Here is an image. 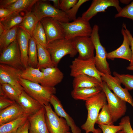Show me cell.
<instances>
[{"mask_svg": "<svg viewBox=\"0 0 133 133\" xmlns=\"http://www.w3.org/2000/svg\"><path fill=\"white\" fill-rule=\"evenodd\" d=\"M101 130L99 129L98 128L96 129V130L94 132H93V133H101Z\"/></svg>", "mask_w": 133, "mask_h": 133, "instance_id": "cell-50", "label": "cell"}, {"mask_svg": "<svg viewBox=\"0 0 133 133\" xmlns=\"http://www.w3.org/2000/svg\"><path fill=\"white\" fill-rule=\"evenodd\" d=\"M25 114L16 102L0 111V125L11 121Z\"/></svg>", "mask_w": 133, "mask_h": 133, "instance_id": "cell-22", "label": "cell"}, {"mask_svg": "<svg viewBox=\"0 0 133 133\" xmlns=\"http://www.w3.org/2000/svg\"><path fill=\"white\" fill-rule=\"evenodd\" d=\"M123 130L126 133H133V130L132 127L130 119L129 116H126L123 117L119 123Z\"/></svg>", "mask_w": 133, "mask_h": 133, "instance_id": "cell-40", "label": "cell"}, {"mask_svg": "<svg viewBox=\"0 0 133 133\" xmlns=\"http://www.w3.org/2000/svg\"><path fill=\"white\" fill-rule=\"evenodd\" d=\"M0 85V87L2 89L7 98L15 101L22 92L8 83H4Z\"/></svg>", "mask_w": 133, "mask_h": 133, "instance_id": "cell-35", "label": "cell"}, {"mask_svg": "<svg viewBox=\"0 0 133 133\" xmlns=\"http://www.w3.org/2000/svg\"><path fill=\"white\" fill-rule=\"evenodd\" d=\"M46 110L45 118L50 133H67L70 127L65 119L59 117L52 110L50 103L44 106Z\"/></svg>", "mask_w": 133, "mask_h": 133, "instance_id": "cell-10", "label": "cell"}, {"mask_svg": "<svg viewBox=\"0 0 133 133\" xmlns=\"http://www.w3.org/2000/svg\"><path fill=\"white\" fill-rule=\"evenodd\" d=\"M113 75L128 90L133 89V75L120 74L116 72Z\"/></svg>", "mask_w": 133, "mask_h": 133, "instance_id": "cell-36", "label": "cell"}, {"mask_svg": "<svg viewBox=\"0 0 133 133\" xmlns=\"http://www.w3.org/2000/svg\"><path fill=\"white\" fill-rule=\"evenodd\" d=\"M126 68L128 70L133 71V66H129L127 67Z\"/></svg>", "mask_w": 133, "mask_h": 133, "instance_id": "cell-51", "label": "cell"}, {"mask_svg": "<svg viewBox=\"0 0 133 133\" xmlns=\"http://www.w3.org/2000/svg\"><path fill=\"white\" fill-rule=\"evenodd\" d=\"M113 123L108 105L106 104L103 107L99 113L96 123L98 124L110 125L113 124Z\"/></svg>", "mask_w": 133, "mask_h": 133, "instance_id": "cell-34", "label": "cell"}, {"mask_svg": "<svg viewBox=\"0 0 133 133\" xmlns=\"http://www.w3.org/2000/svg\"><path fill=\"white\" fill-rule=\"evenodd\" d=\"M40 70L43 74V78L40 84L47 87H54L62 81L64 74L57 67L42 69Z\"/></svg>", "mask_w": 133, "mask_h": 133, "instance_id": "cell-19", "label": "cell"}, {"mask_svg": "<svg viewBox=\"0 0 133 133\" xmlns=\"http://www.w3.org/2000/svg\"><path fill=\"white\" fill-rule=\"evenodd\" d=\"M67 133H70L69 132H68Z\"/></svg>", "mask_w": 133, "mask_h": 133, "instance_id": "cell-53", "label": "cell"}, {"mask_svg": "<svg viewBox=\"0 0 133 133\" xmlns=\"http://www.w3.org/2000/svg\"><path fill=\"white\" fill-rule=\"evenodd\" d=\"M22 70L8 65L0 64V84H9L17 89L24 90L18 81Z\"/></svg>", "mask_w": 133, "mask_h": 133, "instance_id": "cell-11", "label": "cell"}, {"mask_svg": "<svg viewBox=\"0 0 133 133\" xmlns=\"http://www.w3.org/2000/svg\"><path fill=\"white\" fill-rule=\"evenodd\" d=\"M102 91V89L100 87L79 88L73 89L71 92V95L72 97L75 100L85 101Z\"/></svg>", "mask_w": 133, "mask_h": 133, "instance_id": "cell-24", "label": "cell"}, {"mask_svg": "<svg viewBox=\"0 0 133 133\" xmlns=\"http://www.w3.org/2000/svg\"><path fill=\"white\" fill-rule=\"evenodd\" d=\"M110 7H115L118 13L122 9L118 0H93L90 6L82 14L81 17L89 21L98 13L104 12L105 10Z\"/></svg>", "mask_w": 133, "mask_h": 133, "instance_id": "cell-13", "label": "cell"}, {"mask_svg": "<svg viewBox=\"0 0 133 133\" xmlns=\"http://www.w3.org/2000/svg\"><path fill=\"white\" fill-rule=\"evenodd\" d=\"M31 37L27 32L21 28L18 27L17 39L20 52L22 63L25 68L29 66L28 51L29 41Z\"/></svg>", "mask_w": 133, "mask_h": 133, "instance_id": "cell-21", "label": "cell"}, {"mask_svg": "<svg viewBox=\"0 0 133 133\" xmlns=\"http://www.w3.org/2000/svg\"><path fill=\"white\" fill-rule=\"evenodd\" d=\"M123 17L133 20V1L130 4L122 8L115 16V18Z\"/></svg>", "mask_w": 133, "mask_h": 133, "instance_id": "cell-37", "label": "cell"}, {"mask_svg": "<svg viewBox=\"0 0 133 133\" xmlns=\"http://www.w3.org/2000/svg\"><path fill=\"white\" fill-rule=\"evenodd\" d=\"M101 87L106 96L114 123L125 115L127 110L126 102L112 92L105 82L102 81Z\"/></svg>", "mask_w": 133, "mask_h": 133, "instance_id": "cell-8", "label": "cell"}, {"mask_svg": "<svg viewBox=\"0 0 133 133\" xmlns=\"http://www.w3.org/2000/svg\"><path fill=\"white\" fill-rule=\"evenodd\" d=\"M48 0L52 2L53 4V6L56 8L59 9L60 0Z\"/></svg>", "mask_w": 133, "mask_h": 133, "instance_id": "cell-47", "label": "cell"}, {"mask_svg": "<svg viewBox=\"0 0 133 133\" xmlns=\"http://www.w3.org/2000/svg\"><path fill=\"white\" fill-rule=\"evenodd\" d=\"M13 12L6 8H0V20L6 17Z\"/></svg>", "mask_w": 133, "mask_h": 133, "instance_id": "cell-46", "label": "cell"}, {"mask_svg": "<svg viewBox=\"0 0 133 133\" xmlns=\"http://www.w3.org/2000/svg\"><path fill=\"white\" fill-rule=\"evenodd\" d=\"M122 27L124 28V31L127 34L130 41L131 46V49L132 52V57L129 66H133V37L130 31L127 29L125 23H123Z\"/></svg>", "mask_w": 133, "mask_h": 133, "instance_id": "cell-43", "label": "cell"}, {"mask_svg": "<svg viewBox=\"0 0 133 133\" xmlns=\"http://www.w3.org/2000/svg\"><path fill=\"white\" fill-rule=\"evenodd\" d=\"M28 117L25 114L14 120L0 125V133H16L18 129L28 120Z\"/></svg>", "mask_w": 133, "mask_h": 133, "instance_id": "cell-26", "label": "cell"}, {"mask_svg": "<svg viewBox=\"0 0 133 133\" xmlns=\"http://www.w3.org/2000/svg\"><path fill=\"white\" fill-rule=\"evenodd\" d=\"M16 101L7 98L0 97V111L13 105Z\"/></svg>", "mask_w": 133, "mask_h": 133, "instance_id": "cell-42", "label": "cell"}, {"mask_svg": "<svg viewBox=\"0 0 133 133\" xmlns=\"http://www.w3.org/2000/svg\"><path fill=\"white\" fill-rule=\"evenodd\" d=\"M65 34V38L71 40L79 36L90 37L92 31L89 21L79 17L71 22H59Z\"/></svg>", "mask_w": 133, "mask_h": 133, "instance_id": "cell-4", "label": "cell"}, {"mask_svg": "<svg viewBox=\"0 0 133 133\" xmlns=\"http://www.w3.org/2000/svg\"><path fill=\"white\" fill-rule=\"evenodd\" d=\"M78 1V0H60L59 9L66 12L72 8Z\"/></svg>", "mask_w": 133, "mask_h": 133, "instance_id": "cell-41", "label": "cell"}, {"mask_svg": "<svg viewBox=\"0 0 133 133\" xmlns=\"http://www.w3.org/2000/svg\"><path fill=\"white\" fill-rule=\"evenodd\" d=\"M28 56L29 66L36 68L38 64L37 50L36 42L32 37L29 41Z\"/></svg>", "mask_w": 133, "mask_h": 133, "instance_id": "cell-32", "label": "cell"}, {"mask_svg": "<svg viewBox=\"0 0 133 133\" xmlns=\"http://www.w3.org/2000/svg\"><path fill=\"white\" fill-rule=\"evenodd\" d=\"M121 33L123 36V40L122 44L118 48L111 52L107 53V59L114 60L115 58H120L131 61L132 52L130 46V41L128 37L122 27Z\"/></svg>", "mask_w": 133, "mask_h": 133, "instance_id": "cell-18", "label": "cell"}, {"mask_svg": "<svg viewBox=\"0 0 133 133\" xmlns=\"http://www.w3.org/2000/svg\"><path fill=\"white\" fill-rule=\"evenodd\" d=\"M20 77L23 79L40 84L43 74L39 68L28 66L22 71Z\"/></svg>", "mask_w": 133, "mask_h": 133, "instance_id": "cell-27", "label": "cell"}, {"mask_svg": "<svg viewBox=\"0 0 133 133\" xmlns=\"http://www.w3.org/2000/svg\"><path fill=\"white\" fill-rule=\"evenodd\" d=\"M98 126L103 133H116L118 131L123 130L120 126H115L113 124L107 125L98 124Z\"/></svg>", "mask_w": 133, "mask_h": 133, "instance_id": "cell-39", "label": "cell"}, {"mask_svg": "<svg viewBox=\"0 0 133 133\" xmlns=\"http://www.w3.org/2000/svg\"><path fill=\"white\" fill-rule=\"evenodd\" d=\"M18 82L28 94L44 106L50 103L51 96L56 93L54 87L44 86L21 78Z\"/></svg>", "mask_w": 133, "mask_h": 133, "instance_id": "cell-2", "label": "cell"}, {"mask_svg": "<svg viewBox=\"0 0 133 133\" xmlns=\"http://www.w3.org/2000/svg\"><path fill=\"white\" fill-rule=\"evenodd\" d=\"M16 102L28 116L35 114L44 106L24 90L22 91Z\"/></svg>", "mask_w": 133, "mask_h": 133, "instance_id": "cell-17", "label": "cell"}, {"mask_svg": "<svg viewBox=\"0 0 133 133\" xmlns=\"http://www.w3.org/2000/svg\"><path fill=\"white\" fill-rule=\"evenodd\" d=\"M18 27V26H16L12 29L5 31L0 35V52L17 39Z\"/></svg>", "mask_w": 133, "mask_h": 133, "instance_id": "cell-29", "label": "cell"}, {"mask_svg": "<svg viewBox=\"0 0 133 133\" xmlns=\"http://www.w3.org/2000/svg\"><path fill=\"white\" fill-rule=\"evenodd\" d=\"M40 21L44 28L48 44L56 40L65 38L63 29L57 20L47 17L42 18Z\"/></svg>", "mask_w": 133, "mask_h": 133, "instance_id": "cell-12", "label": "cell"}, {"mask_svg": "<svg viewBox=\"0 0 133 133\" xmlns=\"http://www.w3.org/2000/svg\"><path fill=\"white\" fill-rule=\"evenodd\" d=\"M38 0H17L5 8L13 12L23 11L27 13L32 11V8Z\"/></svg>", "mask_w": 133, "mask_h": 133, "instance_id": "cell-31", "label": "cell"}, {"mask_svg": "<svg viewBox=\"0 0 133 133\" xmlns=\"http://www.w3.org/2000/svg\"><path fill=\"white\" fill-rule=\"evenodd\" d=\"M30 123L28 120L17 130L16 133H29Z\"/></svg>", "mask_w": 133, "mask_h": 133, "instance_id": "cell-44", "label": "cell"}, {"mask_svg": "<svg viewBox=\"0 0 133 133\" xmlns=\"http://www.w3.org/2000/svg\"><path fill=\"white\" fill-rule=\"evenodd\" d=\"M20 12H13L6 17L0 20V24L3 27L5 31L18 26L21 23L23 17L20 15Z\"/></svg>", "mask_w": 133, "mask_h": 133, "instance_id": "cell-28", "label": "cell"}, {"mask_svg": "<svg viewBox=\"0 0 133 133\" xmlns=\"http://www.w3.org/2000/svg\"><path fill=\"white\" fill-rule=\"evenodd\" d=\"M47 1V0H38L32 8V11L39 21L44 18L50 17L60 22H69L65 12L56 8Z\"/></svg>", "mask_w": 133, "mask_h": 133, "instance_id": "cell-5", "label": "cell"}, {"mask_svg": "<svg viewBox=\"0 0 133 133\" xmlns=\"http://www.w3.org/2000/svg\"><path fill=\"white\" fill-rule=\"evenodd\" d=\"M71 40L73 46L79 53L78 58L87 60L94 58L95 47L90 37L79 36Z\"/></svg>", "mask_w": 133, "mask_h": 133, "instance_id": "cell-14", "label": "cell"}, {"mask_svg": "<svg viewBox=\"0 0 133 133\" xmlns=\"http://www.w3.org/2000/svg\"><path fill=\"white\" fill-rule=\"evenodd\" d=\"M46 49L50 54L53 64L56 67L66 55H69L70 57H73L78 53L71 40L65 38L56 40L48 44Z\"/></svg>", "mask_w": 133, "mask_h": 133, "instance_id": "cell-3", "label": "cell"}, {"mask_svg": "<svg viewBox=\"0 0 133 133\" xmlns=\"http://www.w3.org/2000/svg\"><path fill=\"white\" fill-rule=\"evenodd\" d=\"M17 0H0V8H5L11 5Z\"/></svg>", "mask_w": 133, "mask_h": 133, "instance_id": "cell-45", "label": "cell"}, {"mask_svg": "<svg viewBox=\"0 0 133 133\" xmlns=\"http://www.w3.org/2000/svg\"><path fill=\"white\" fill-rule=\"evenodd\" d=\"M36 42L38 59V64L36 68H39L41 70L42 69L55 66L47 49Z\"/></svg>", "mask_w": 133, "mask_h": 133, "instance_id": "cell-25", "label": "cell"}, {"mask_svg": "<svg viewBox=\"0 0 133 133\" xmlns=\"http://www.w3.org/2000/svg\"><path fill=\"white\" fill-rule=\"evenodd\" d=\"M70 75L74 78L81 75H86L96 78L101 82V77L104 74L97 68L94 58L83 60L78 58L73 60L69 66Z\"/></svg>", "mask_w": 133, "mask_h": 133, "instance_id": "cell-7", "label": "cell"}, {"mask_svg": "<svg viewBox=\"0 0 133 133\" xmlns=\"http://www.w3.org/2000/svg\"><path fill=\"white\" fill-rule=\"evenodd\" d=\"M0 63L9 65L22 70L25 68L22 63L17 39L0 52Z\"/></svg>", "mask_w": 133, "mask_h": 133, "instance_id": "cell-9", "label": "cell"}, {"mask_svg": "<svg viewBox=\"0 0 133 133\" xmlns=\"http://www.w3.org/2000/svg\"><path fill=\"white\" fill-rule=\"evenodd\" d=\"M131 0H120V1L122 3L126 4H128L131 1Z\"/></svg>", "mask_w": 133, "mask_h": 133, "instance_id": "cell-48", "label": "cell"}, {"mask_svg": "<svg viewBox=\"0 0 133 133\" xmlns=\"http://www.w3.org/2000/svg\"><path fill=\"white\" fill-rule=\"evenodd\" d=\"M39 21L34 14L31 11L26 13L21 23L18 26L32 36L33 32Z\"/></svg>", "mask_w": 133, "mask_h": 133, "instance_id": "cell-30", "label": "cell"}, {"mask_svg": "<svg viewBox=\"0 0 133 133\" xmlns=\"http://www.w3.org/2000/svg\"><path fill=\"white\" fill-rule=\"evenodd\" d=\"M88 0H78L77 3L69 10L66 12L69 21H74L77 18L76 15L78 10L81 6Z\"/></svg>", "mask_w": 133, "mask_h": 133, "instance_id": "cell-38", "label": "cell"}, {"mask_svg": "<svg viewBox=\"0 0 133 133\" xmlns=\"http://www.w3.org/2000/svg\"><path fill=\"white\" fill-rule=\"evenodd\" d=\"M32 37L36 42L46 48L48 44L46 36L43 25L40 21L37 24L33 32Z\"/></svg>", "mask_w": 133, "mask_h": 133, "instance_id": "cell-33", "label": "cell"}, {"mask_svg": "<svg viewBox=\"0 0 133 133\" xmlns=\"http://www.w3.org/2000/svg\"><path fill=\"white\" fill-rule=\"evenodd\" d=\"M99 27L95 25L92 28L90 36L94 44L96 51L94 59L96 67L100 72L104 74H111L109 64L107 60V53L101 44L99 34Z\"/></svg>", "mask_w": 133, "mask_h": 133, "instance_id": "cell-6", "label": "cell"}, {"mask_svg": "<svg viewBox=\"0 0 133 133\" xmlns=\"http://www.w3.org/2000/svg\"><path fill=\"white\" fill-rule=\"evenodd\" d=\"M50 103L53 106L56 114L58 116L65 119L70 127L72 133H81V129L76 125L72 118L66 112L60 101L54 95L51 96Z\"/></svg>", "mask_w": 133, "mask_h": 133, "instance_id": "cell-20", "label": "cell"}, {"mask_svg": "<svg viewBox=\"0 0 133 133\" xmlns=\"http://www.w3.org/2000/svg\"><path fill=\"white\" fill-rule=\"evenodd\" d=\"M102 82L93 77L81 75L74 77L72 85L73 89L82 87H101Z\"/></svg>", "mask_w": 133, "mask_h": 133, "instance_id": "cell-23", "label": "cell"}, {"mask_svg": "<svg viewBox=\"0 0 133 133\" xmlns=\"http://www.w3.org/2000/svg\"><path fill=\"white\" fill-rule=\"evenodd\" d=\"M116 133H126L123 130H120Z\"/></svg>", "mask_w": 133, "mask_h": 133, "instance_id": "cell-52", "label": "cell"}, {"mask_svg": "<svg viewBox=\"0 0 133 133\" xmlns=\"http://www.w3.org/2000/svg\"><path fill=\"white\" fill-rule=\"evenodd\" d=\"M4 30L2 25L0 24V35L5 32Z\"/></svg>", "mask_w": 133, "mask_h": 133, "instance_id": "cell-49", "label": "cell"}, {"mask_svg": "<svg viewBox=\"0 0 133 133\" xmlns=\"http://www.w3.org/2000/svg\"><path fill=\"white\" fill-rule=\"evenodd\" d=\"M102 81L105 82L114 93L123 100L130 104L133 107V100L128 90L121 87V84L115 76L110 74H103L101 77Z\"/></svg>", "mask_w": 133, "mask_h": 133, "instance_id": "cell-15", "label": "cell"}, {"mask_svg": "<svg viewBox=\"0 0 133 133\" xmlns=\"http://www.w3.org/2000/svg\"><path fill=\"white\" fill-rule=\"evenodd\" d=\"M107 99L104 92L102 90L97 95L85 101V105L87 111V119L81 126L85 133H93L96 130L94 125L100 110L107 104Z\"/></svg>", "mask_w": 133, "mask_h": 133, "instance_id": "cell-1", "label": "cell"}, {"mask_svg": "<svg viewBox=\"0 0 133 133\" xmlns=\"http://www.w3.org/2000/svg\"><path fill=\"white\" fill-rule=\"evenodd\" d=\"M46 113L44 106L35 114L28 116L30 123L29 133H50L46 123Z\"/></svg>", "mask_w": 133, "mask_h": 133, "instance_id": "cell-16", "label": "cell"}]
</instances>
